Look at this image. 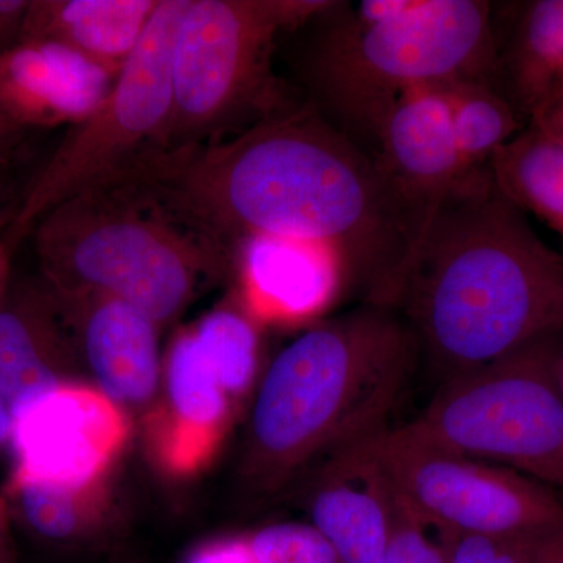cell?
Segmentation results:
<instances>
[{
    "mask_svg": "<svg viewBox=\"0 0 563 563\" xmlns=\"http://www.w3.org/2000/svg\"><path fill=\"white\" fill-rule=\"evenodd\" d=\"M11 413L13 462L3 490L95 483L114 473L132 435L131 415L84 379L35 393Z\"/></svg>",
    "mask_w": 563,
    "mask_h": 563,
    "instance_id": "30bf717a",
    "label": "cell"
},
{
    "mask_svg": "<svg viewBox=\"0 0 563 563\" xmlns=\"http://www.w3.org/2000/svg\"><path fill=\"white\" fill-rule=\"evenodd\" d=\"M451 107L455 143L466 172L490 166L504 144L528 128L520 114L488 81L444 85Z\"/></svg>",
    "mask_w": 563,
    "mask_h": 563,
    "instance_id": "7402d4cb",
    "label": "cell"
},
{
    "mask_svg": "<svg viewBox=\"0 0 563 563\" xmlns=\"http://www.w3.org/2000/svg\"><path fill=\"white\" fill-rule=\"evenodd\" d=\"M393 490L437 529L525 536L563 525V495L532 477L415 442L399 428L363 440Z\"/></svg>",
    "mask_w": 563,
    "mask_h": 563,
    "instance_id": "9c48e42d",
    "label": "cell"
},
{
    "mask_svg": "<svg viewBox=\"0 0 563 563\" xmlns=\"http://www.w3.org/2000/svg\"><path fill=\"white\" fill-rule=\"evenodd\" d=\"M418 358L417 339L393 307L361 302L314 321L263 373L244 433V485L277 495L387 429Z\"/></svg>",
    "mask_w": 563,
    "mask_h": 563,
    "instance_id": "3957f363",
    "label": "cell"
},
{
    "mask_svg": "<svg viewBox=\"0 0 563 563\" xmlns=\"http://www.w3.org/2000/svg\"><path fill=\"white\" fill-rule=\"evenodd\" d=\"M188 3L161 0L107 98L74 125L33 181L11 232L24 239L58 203L162 146L172 118L174 43Z\"/></svg>",
    "mask_w": 563,
    "mask_h": 563,
    "instance_id": "ba28073f",
    "label": "cell"
},
{
    "mask_svg": "<svg viewBox=\"0 0 563 563\" xmlns=\"http://www.w3.org/2000/svg\"><path fill=\"white\" fill-rule=\"evenodd\" d=\"M11 424H13V413H11L10 407L0 399V446L9 443Z\"/></svg>",
    "mask_w": 563,
    "mask_h": 563,
    "instance_id": "836d02e7",
    "label": "cell"
},
{
    "mask_svg": "<svg viewBox=\"0 0 563 563\" xmlns=\"http://www.w3.org/2000/svg\"><path fill=\"white\" fill-rule=\"evenodd\" d=\"M2 163L3 162H0V166H2ZM3 181L5 180H3L2 169H0V236L9 231L11 222L14 220V214H10V211L5 206V195H3V187H5V184H3Z\"/></svg>",
    "mask_w": 563,
    "mask_h": 563,
    "instance_id": "e575fe53",
    "label": "cell"
},
{
    "mask_svg": "<svg viewBox=\"0 0 563 563\" xmlns=\"http://www.w3.org/2000/svg\"><path fill=\"white\" fill-rule=\"evenodd\" d=\"M490 85L529 124L563 80V0L495 2Z\"/></svg>",
    "mask_w": 563,
    "mask_h": 563,
    "instance_id": "ac0fdd59",
    "label": "cell"
},
{
    "mask_svg": "<svg viewBox=\"0 0 563 563\" xmlns=\"http://www.w3.org/2000/svg\"><path fill=\"white\" fill-rule=\"evenodd\" d=\"M21 132V129L14 128L9 121L0 118V162L5 161L9 152L20 140Z\"/></svg>",
    "mask_w": 563,
    "mask_h": 563,
    "instance_id": "d6a6232c",
    "label": "cell"
},
{
    "mask_svg": "<svg viewBox=\"0 0 563 563\" xmlns=\"http://www.w3.org/2000/svg\"><path fill=\"white\" fill-rule=\"evenodd\" d=\"M117 76L52 41H22L0 57V118L14 128L77 125L101 106Z\"/></svg>",
    "mask_w": 563,
    "mask_h": 563,
    "instance_id": "9a60e30c",
    "label": "cell"
},
{
    "mask_svg": "<svg viewBox=\"0 0 563 563\" xmlns=\"http://www.w3.org/2000/svg\"><path fill=\"white\" fill-rule=\"evenodd\" d=\"M191 331L207 365L239 407L257 380L261 324L236 301L218 307Z\"/></svg>",
    "mask_w": 563,
    "mask_h": 563,
    "instance_id": "603a6c76",
    "label": "cell"
},
{
    "mask_svg": "<svg viewBox=\"0 0 563 563\" xmlns=\"http://www.w3.org/2000/svg\"><path fill=\"white\" fill-rule=\"evenodd\" d=\"M383 563H446L443 531L422 520L398 498L395 528Z\"/></svg>",
    "mask_w": 563,
    "mask_h": 563,
    "instance_id": "d4e9b609",
    "label": "cell"
},
{
    "mask_svg": "<svg viewBox=\"0 0 563 563\" xmlns=\"http://www.w3.org/2000/svg\"><path fill=\"white\" fill-rule=\"evenodd\" d=\"M529 536L443 532L446 563H528Z\"/></svg>",
    "mask_w": 563,
    "mask_h": 563,
    "instance_id": "484cf974",
    "label": "cell"
},
{
    "mask_svg": "<svg viewBox=\"0 0 563 563\" xmlns=\"http://www.w3.org/2000/svg\"><path fill=\"white\" fill-rule=\"evenodd\" d=\"M13 521L9 499L0 493V563H14Z\"/></svg>",
    "mask_w": 563,
    "mask_h": 563,
    "instance_id": "1f68e13d",
    "label": "cell"
},
{
    "mask_svg": "<svg viewBox=\"0 0 563 563\" xmlns=\"http://www.w3.org/2000/svg\"><path fill=\"white\" fill-rule=\"evenodd\" d=\"M490 168L503 195L563 243V144L528 125L496 152Z\"/></svg>",
    "mask_w": 563,
    "mask_h": 563,
    "instance_id": "44dd1931",
    "label": "cell"
},
{
    "mask_svg": "<svg viewBox=\"0 0 563 563\" xmlns=\"http://www.w3.org/2000/svg\"><path fill=\"white\" fill-rule=\"evenodd\" d=\"M329 0H190L173 55V107L161 151L210 143L292 109L273 68L277 41Z\"/></svg>",
    "mask_w": 563,
    "mask_h": 563,
    "instance_id": "8992f818",
    "label": "cell"
},
{
    "mask_svg": "<svg viewBox=\"0 0 563 563\" xmlns=\"http://www.w3.org/2000/svg\"><path fill=\"white\" fill-rule=\"evenodd\" d=\"M493 10L487 0H329L302 25L303 102L376 158L384 120L407 92L490 84Z\"/></svg>",
    "mask_w": 563,
    "mask_h": 563,
    "instance_id": "277c9868",
    "label": "cell"
},
{
    "mask_svg": "<svg viewBox=\"0 0 563 563\" xmlns=\"http://www.w3.org/2000/svg\"><path fill=\"white\" fill-rule=\"evenodd\" d=\"M2 493L9 499L14 520L47 543L92 542L117 521L113 474L77 487L21 485Z\"/></svg>",
    "mask_w": 563,
    "mask_h": 563,
    "instance_id": "ffe728a7",
    "label": "cell"
},
{
    "mask_svg": "<svg viewBox=\"0 0 563 563\" xmlns=\"http://www.w3.org/2000/svg\"><path fill=\"white\" fill-rule=\"evenodd\" d=\"M32 231L52 291L121 299L158 328L235 265V244L135 162L58 203Z\"/></svg>",
    "mask_w": 563,
    "mask_h": 563,
    "instance_id": "5b68a950",
    "label": "cell"
},
{
    "mask_svg": "<svg viewBox=\"0 0 563 563\" xmlns=\"http://www.w3.org/2000/svg\"><path fill=\"white\" fill-rule=\"evenodd\" d=\"M161 0H31L22 41H52L113 76L139 46Z\"/></svg>",
    "mask_w": 563,
    "mask_h": 563,
    "instance_id": "d6986e66",
    "label": "cell"
},
{
    "mask_svg": "<svg viewBox=\"0 0 563 563\" xmlns=\"http://www.w3.org/2000/svg\"><path fill=\"white\" fill-rule=\"evenodd\" d=\"M198 220L328 251L347 295L391 307L421 228L383 166L301 102L246 131L135 161Z\"/></svg>",
    "mask_w": 563,
    "mask_h": 563,
    "instance_id": "6da1fadb",
    "label": "cell"
},
{
    "mask_svg": "<svg viewBox=\"0 0 563 563\" xmlns=\"http://www.w3.org/2000/svg\"><path fill=\"white\" fill-rule=\"evenodd\" d=\"M528 563H563V525L529 536Z\"/></svg>",
    "mask_w": 563,
    "mask_h": 563,
    "instance_id": "f1b7e54d",
    "label": "cell"
},
{
    "mask_svg": "<svg viewBox=\"0 0 563 563\" xmlns=\"http://www.w3.org/2000/svg\"><path fill=\"white\" fill-rule=\"evenodd\" d=\"M239 301L261 325L318 320L347 295L342 268L321 247L254 236L236 244Z\"/></svg>",
    "mask_w": 563,
    "mask_h": 563,
    "instance_id": "2e32d148",
    "label": "cell"
},
{
    "mask_svg": "<svg viewBox=\"0 0 563 563\" xmlns=\"http://www.w3.org/2000/svg\"><path fill=\"white\" fill-rule=\"evenodd\" d=\"M561 335L444 380L399 431L415 442L506 466L563 495V396L554 374Z\"/></svg>",
    "mask_w": 563,
    "mask_h": 563,
    "instance_id": "52a82bcc",
    "label": "cell"
},
{
    "mask_svg": "<svg viewBox=\"0 0 563 563\" xmlns=\"http://www.w3.org/2000/svg\"><path fill=\"white\" fill-rule=\"evenodd\" d=\"M376 161L424 231L439 203L468 173L443 87L418 88L393 106L380 128Z\"/></svg>",
    "mask_w": 563,
    "mask_h": 563,
    "instance_id": "4fadbf2b",
    "label": "cell"
},
{
    "mask_svg": "<svg viewBox=\"0 0 563 563\" xmlns=\"http://www.w3.org/2000/svg\"><path fill=\"white\" fill-rule=\"evenodd\" d=\"M235 410L191 328L177 333L163 358L161 395L140 421L152 465L177 481L206 472L220 453Z\"/></svg>",
    "mask_w": 563,
    "mask_h": 563,
    "instance_id": "8fae6325",
    "label": "cell"
},
{
    "mask_svg": "<svg viewBox=\"0 0 563 563\" xmlns=\"http://www.w3.org/2000/svg\"><path fill=\"white\" fill-rule=\"evenodd\" d=\"M252 563H340L335 551L310 523L284 521L246 533Z\"/></svg>",
    "mask_w": 563,
    "mask_h": 563,
    "instance_id": "cb8c5ba5",
    "label": "cell"
},
{
    "mask_svg": "<svg viewBox=\"0 0 563 563\" xmlns=\"http://www.w3.org/2000/svg\"><path fill=\"white\" fill-rule=\"evenodd\" d=\"M21 236L11 232L10 229L0 236V301L9 288L11 279V269H13L14 251L21 243Z\"/></svg>",
    "mask_w": 563,
    "mask_h": 563,
    "instance_id": "4dcf8cb0",
    "label": "cell"
},
{
    "mask_svg": "<svg viewBox=\"0 0 563 563\" xmlns=\"http://www.w3.org/2000/svg\"><path fill=\"white\" fill-rule=\"evenodd\" d=\"M528 125L563 144V88H559L547 99Z\"/></svg>",
    "mask_w": 563,
    "mask_h": 563,
    "instance_id": "f546056e",
    "label": "cell"
},
{
    "mask_svg": "<svg viewBox=\"0 0 563 563\" xmlns=\"http://www.w3.org/2000/svg\"><path fill=\"white\" fill-rule=\"evenodd\" d=\"M554 374L555 380H558L559 390H561L563 396V336L561 343H559L558 352H555Z\"/></svg>",
    "mask_w": 563,
    "mask_h": 563,
    "instance_id": "d590c367",
    "label": "cell"
},
{
    "mask_svg": "<svg viewBox=\"0 0 563 563\" xmlns=\"http://www.w3.org/2000/svg\"><path fill=\"white\" fill-rule=\"evenodd\" d=\"M184 563H252L246 533L207 540L196 547Z\"/></svg>",
    "mask_w": 563,
    "mask_h": 563,
    "instance_id": "4316f807",
    "label": "cell"
},
{
    "mask_svg": "<svg viewBox=\"0 0 563 563\" xmlns=\"http://www.w3.org/2000/svg\"><path fill=\"white\" fill-rule=\"evenodd\" d=\"M391 307L444 383L563 333V252L474 169L429 218Z\"/></svg>",
    "mask_w": 563,
    "mask_h": 563,
    "instance_id": "7a4b0ae2",
    "label": "cell"
},
{
    "mask_svg": "<svg viewBox=\"0 0 563 563\" xmlns=\"http://www.w3.org/2000/svg\"><path fill=\"white\" fill-rule=\"evenodd\" d=\"M31 0H0V57L21 43Z\"/></svg>",
    "mask_w": 563,
    "mask_h": 563,
    "instance_id": "83f0119b",
    "label": "cell"
},
{
    "mask_svg": "<svg viewBox=\"0 0 563 563\" xmlns=\"http://www.w3.org/2000/svg\"><path fill=\"white\" fill-rule=\"evenodd\" d=\"M55 296L92 384L143 420L161 395V328L121 299L96 292Z\"/></svg>",
    "mask_w": 563,
    "mask_h": 563,
    "instance_id": "7c38bea8",
    "label": "cell"
},
{
    "mask_svg": "<svg viewBox=\"0 0 563 563\" xmlns=\"http://www.w3.org/2000/svg\"><path fill=\"white\" fill-rule=\"evenodd\" d=\"M559 88H563V80H562V84H561V85H559V87H558V88H555V90H559Z\"/></svg>",
    "mask_w": 563,
    "mask_h": 563,
    "instance_id": "8d00e7d4",
    "label": "cell"
},
{
    "mask_svg": "<svg viewBox=\"0 0 563 563\" xmlns=\"http://www.w3.org/2000/svg\"><path fill=\"white\" fill-rule=\"evenodd\" d=\"M79 351L43 279H11L0 301V399L11 410L41 390L81 379Z\"/></svg>",
    "mask_w": 563,
    "mask_h": 563,
    "instance_id": "e0dca14e",
    "label": "cell"
},
{
    "mask_svg": "<svg viewBox=\"0 0 563 563\" xmlns=\"http://www.w3.org/2000/svg\"><path fill=\"white\" fill-rule=\"evenodd\" d=\"M309 477V523L328 540L339 562L383 563L398 498L365 444L332 455Z\"/></svg>",
    "mask_w": 563,
    "mask_h": 563,
    "instance_id": "5bb4252c",
    "label": "cell"
}]
</instances>
